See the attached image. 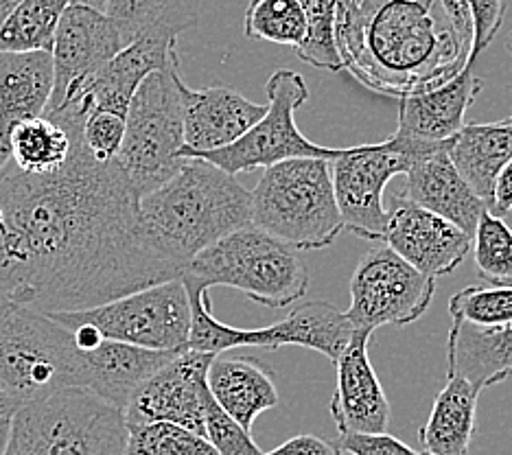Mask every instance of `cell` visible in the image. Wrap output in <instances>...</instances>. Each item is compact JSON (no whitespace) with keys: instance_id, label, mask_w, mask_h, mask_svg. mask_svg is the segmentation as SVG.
Instances as JSON below:
<instances>
[{"instance_id":"1","label":"cell","mask_w":512,"mask_h":455,"mask_svg":"<svg viewBox=\"0 0 512 455\" xmlns=\"http://www.w3.org/2000/svg\"><path fill=\"white\" fill-rule=\"evenodd\" d=\"M46 116L68 127L73 149L53 173H22L11 160L0 171V302L79 311L180 278L149 243L119 162L88 154L79 119Z\"/></svg>"},{"instance_id":"2","label":"cell","mask_w":512,"mask_h":455,"mask_svg":"<svg viewBox=\"0 0 512 455\" xmlns=\"http://www.w3.org/2000/svg\"><path fill=\"white\" fill-rule=\"evenodd\" d=\"M337 49L364 86L401 99L469 66L471 9L467 0H340Z\"/></svg>"},{"instance_id":"3","label":"cell","mask_w":512,"mask_h":455,"mask_svg":"<svg viewBox=\"0 0 512 455\" xmlns=\"http://www.w3.org/2000/svg\"><path fill=\"white\" fill-rule=\"evenodd\" d=\"M138 217L149 243L184 272L208 245L252 224L250 191L237 175L186 158L171 180L138 197Z\"/></svg>"},{"instance_id":"4","label":"cell","mask_w":512,"mask_h":455,"mask_svg":"<svg viewBox=\"0 0 512 455\" xmlns=\"http://www.w3.org/2000/svg\"><path fill=\"white\" fill-rule=\"evenodd\" d=\"M125 449L123 410L84 388H60L16 407L3 455H125Z\"/></svg>"},{"instance_id":"5","label":"cell","mask_w":512,"mask_h":455,"mask_svg":"<svg viewBox=\"0 0 512 455\" xmlns=\"http://www.w3.org/2000/svg\"><path fill=\"white\" fill-rule=\"evenodd\" d=\"M184 283L211 289L230 287L263 307L283 309L307 296L309 270L300 250L254 224L208 245L180 276Z\"/></svg>"},{"instance_id":"6","label":"cell","mask_w":512,"mask_h":455,"mask_svg":"<svg viewBox=\"0 0 512 455\" xmlns=\"http://www.w3.org/2000/svg\"><path fill=\"white\" fill-rule=\"evenodd\" d=\"M331 162L289 158L265 167L250 191L252 224L296 250H322L342 235Z\"/></svg>"},{"instance_id":"7","label":"cell","mask_w":512,"mask_h":455,"mask_svg":"<svg viewBox=\"0 0 512 455\" xmlns=\"http://www.w3.org/2000/svg\"><path fill=\"white\" fill-rule=\"evenodd\" d=\"M81 388V346L51 313L0 302V392L18 403Z\"/></svg>"},{"instance_id":"8","label":"cell","mask_w":512,"mask_h":455,"mask_svg":"<svg viewBox=\"0 0 512 455\" xmlns=\"http://www.w3.org/2000/svg\"><path fill=\"white\" fill-rule=\"evenodd\" d=\"M182 84L180 62L156 70L138 86L127 108L116 162L138 197L171 180L186 162Z\"/></svg>"},{"instance_id":"9","label":"cell","mask_w":512,"mask_h":455,"mask_svg":"<svg viewBox=\"0 0 512 455\" xmlns=\"http://www.w3.org/2000/svg\"><path fill=\"white\" fill-rule=\"evenodd\" d=\"M184 287L191 298L189 348L197 350V353L221 355L237 348L278 350L283 346H302L329 357L335 364L348 342L353 340V322L348 320L346 311H340L331 302H302V305L289 311L283 320L270 326L237 329V326L219 322L213 315L211 298H208L211 289L189 283H184Z\"/></svg>"},{"instance_id":"10","label":"cell","mask_w":512,"mask_h":455,"mask_svg":"<svg viewBox=\"0 0 512 455\" xmlns=\"http://www.w3.org/2000/svg\"><path fill=\"white\" fill-rule=\"evenodd\" d=\"M51 315L64 326H90L103 340L169 353L189 348L191 298L182 278L132 291L90 309Z\"/></svg>"},{"instance_id":"11","label":"cell","mask_w":512,"mask_h":455,"mask_svg":"<svg viewBox=\"0 0 512 455\" xmlns=\"http://www.w3.org/2000/svg\"><path fill=\"white\" fill-rule=\"evenodd\" d=\"M445 145L449 143H418L392 134L381 143L344 149L331 165L335 202L344 230L366 241H383L390 217L383 202L386 186L410 169L416 158Z\"/></svg>"},{"instance_id":"12","label":"cell","mask_w":512,"mask_h":455,"mask_svg":"<svg viewBox=\"0 0 512 455\" xmlns=\"http://www.w3.org/2000/svg\"><path fill=\"white\" fill-rule=\"evenodd\" d=\"M265 114L235 143L193 158H202L230 175L272 167L289 158L335 160L344 149L320 147L298 130L296 110L309 99L307 81L292 68H281L265 84Z\"/></svg>"},{"instance_id":"13","label":"cell","mask_w":512,"mask_h":455,"mask_svg":"<svg viewBox=\"0 0 512 455\" xmlns=\"http://www.w3.org/2000/svg\"><path fill=\"white\" fill-rule=\"evenodd\" d=\"M434 294V278L414 270L386 243L377 241L355 267L346 315L357 331L405 326L425 315Z\"/></svg>"},{"instance_id":"14","label":"cell","mask_w":512,"mask_h":455,"mask_svg":"<svg viewBox=\"0 0 512 455\" xmlns=\"http://www.w3.org/2000/svg\"><path fill=\"white\" fill-rule=\"evenodd\" d=\"M215 355L186 348L149 375L123 410L125 423H173L206 438L204 412L211 399L206 375Z\"/></svg>"},{"instance_id":"15","label":"cell","mask_w":512,"mask_h":455,"mask_svg":"<svg viewBox=\"0 0 512 455\" xmlns=\"http://www.w3.org/2000/svg\"><path fill=\"white\" fill-rule=\"evenodd\" d=\"M123 49L125 42L119 29L103 11L75 3L68 5L57 25L51 49L53 92L46 112L60 108L86 79Z\"/></svg>"},{"instance_id":"16","label":"cell","mask_w":512,"mask_h":455,"mask_svg":"<svg viewBox=\"0 0 512 455\" xmlns=\"http://www.w3.org/2000/svg\"><path fill=\"white\" fill-rule=\"evenodd\" d=\"M180 62L178 40L141 38L112 57V60L86 79L60 108L46 114L84 119L92 110H106L127 116V108L138 86L156 70Z\"/></svg>"},{"instance_id":"17","label":"cell","mask_w":512,"mask_h":455,"mask_svg":"<svg viewBox=\"0 0 512 455\" xmlns=\"http://www.w3.org/2000/svg\"><path fill=\"white\" fill-rule=\"evenodd\" d=\"M471 237L451 221L401 197H394L383 243L429 278L458 270L471 250Z\"/></svg>"},{"instance_id":"18","label":"cell","mask_w":512,"mask_h":455,"mask_svg":"<svg viewBox=\"0 0 512 455\" xmlns=\"http://www.w3.org/2000/svg\"><path fill=\"white\" fill-rule=\"evenodd\" d=\"M372 335L375 333L355 329L353 340L333 364L337 383L331 399V414L337 436L388 431L390 401L368 357Z\"/></svg>"},{"instance_id":"19","label":"cell","mask_w":512,"mask_h":455,"mask_svg":"<svg viewBox=\"0 0 512 455\" xmlns=\"http://www.w3.org/2000/svg\"><path fill=\"white\" fill-rule=\"evenodd\" d=\"M184 147L182 158L228 147L259 123L265 105L254 103L228 86L193 90L182 84Z\"/></svg>"},{"instance_id":"20","label":"cell","mask_w":512,"mask_h":455,"mask_svg":"<svg viewBox=\"0 0 512 455\" xmlns=\"http://www.w3.org/2000/svg\"><path fill=\"white\" fill-rule=\"evenodd\" d=\"M447 147L449 145L438 147L416 158L412 167L403 173L405 184L397 197L432 210L473 239L477 221L488 206L453 167Z\"/></svg>"},{"instance_id":"21","label":"cell","mask_w":512,"mask_h":455,"mask_svg":"<svg viewBox=\"0 0 512 455\" xmlns=\"http://www.w3.org/2000/svg\"><path fill=\"white\" fill-rule=\"evenodd\" d=\"M482 86L484 81L473 73V66H467L445 84L410 92L401 97L394 134L418 143H449L467 125L464 119Z\"/></svg>"},{"instance_id":"22","label":"cell","mask_w":512,"mask_h":455,"mask_svg":"<svg viewBox=\"0 0 512 455\" xmlns=\"http://www.w3.org/2000/svg\"><path fill=\"white\" fill-rule=\"evenodd\" d=\"M81 346V388L125 410L132 394L149 375L178 355L130 344L97 340Z\"/></svg>"},{"instance_id":"23","label":"cell","mask_w":512,"mask_h":455,"mask_svg":"<svg viewBox=\"0 0 512 455\" xmlns=\"http://www.w3.org/2000/svg\"><path fill=\"white\" fill-rule=\"evenodd\" d=\"M53 92L51 53H0V171L9 162L11 132L44 116Z\"/></svg>"},{"instance_id":"24","label":"cell","mask_w":512,"mask_h":455,"mask_svg":"<svg viewBox=\"0 0 512 455\" xmlns=\"http://www.w3.org/2000/svg\"><path fill=\"white\" fill-rule=\"evenodd\" d=\"M206 383L221 410L250 434L254 420L281 403L270 366L248 355H215Z\"/></svg>"},{"instance_id":"25","label":"cell","mask_w":512,"mask_h":455,"mask_svg":"<svg viewBox=\"0 0 512 455\" xmlns=\"http://www.w3.org/2000/svg\"><path fill=\"white\" fill-rule=\"evenodd\" d=\"M447 377H462L475 388H491L512 377V324L480 326L451 320Z\"/></svg>"},{"instance_id":"26","label":"cell","mask_w":512,"mask_h":455,"mask_svg":"<svg viewBox=\"0 0 512 455\" xmlns=\"http://www.w3.org/2000/svg\"><path fill=\"white\" fill-rule=\"evenodd\" d=\"M447 154L477 197L491 206L497 175L512 158V119L467 123L449 140Z\"/></svg>"},{"instance_id":"27","label":"cell","mask_w":512,"mask_h":455,"mask_svg":"<svg viewBox=\"0 0 512 455\" xmlns=\"http://www.w3.org/2000/svg\"><path fill=\"white\" fill-rule=\"evenodd\" d=\"M480 388L462 377H447L432 412L418 431L425 455H467L475 436Z\"/></svg>"},{"instance_id":"28","label":"cell","mask_w":512,"mask_h":455,"mask_svg":"<svg viewBox=\"0 0 512 455\" xmlns=\"http://www.w3.org/2000/svg\"><path fill=\"white\" fill-rule=\"evenodd\" d=\"M121 38L132 44L141 38H171L200 22L202 0H108L103 9Z\"/></svg>"},{"instance_id":"29","label":"cell","mask_w":512,"mask_h":455,"mask_svg":"<svg viewBox=\"0 0 512 455\" xmlns=\"http://www.w3.org/2000/svg\"><path fill=\"white\" fill-rule=\"evenodd\" d=\"M73 136L68 127L51 116H38L20 123L9 140V160L16 169L44 175L60 169L71 156Z\"/></svg>"},{"instance_id":"30","label":"cell","mask_w":512,"mask_h":455,"mask_svg":"<svg viewBox=\"0 0 512 455\" xmlns=\"http://www.w3.org/2000/svg\"><path fill=\"white\" fill-rule=\"evenodd\" d=\"M68 5L71 0H22L0 25V53H51Z\"/></svg>"},{"instance_id":"31","label":"cell","mask_w":512,"mask_h":455,"mask_svg":"<svg viewBox=\"0 0 512 455\" xmlns=\"http://www.w3.org/2000/svg\"><path fill=\"white\" fill-rule=\"evenodd\" d=\"M305 11L300 0H250L243 16V33L248 40L300 46L305 38Z\"/></svg>"},{"instance_id":"32","label":"cell","mask_w":512,"mask_h":455,"mask_svg":"<svg viewBox=\"0 0 512 455\" xmlns=\"http://www.w3.org/2000/svg\"><path fill=\"white\" fill-rule=\"evenodd\" d=\"M471 248L475 272L491 287H512V228L504 217L484 210L477 221Z\"/></svg>"},{"instance_id":"33","label":"cell","mask_w":512,"mask_h":455,"mask_svg":"<svg viewBox=\"0 0 512 455\" xmlns=\"http://www.w3.org/2000/svg\"><path fill=\"white\" fill-rule=\"evenodd\" d=\"M305 11V38L296 53L302 62H307L331 73L344 70L340 49H337V5L340 0H300Z\"/></svg>"},{"instance_id":"34","label":"cell","mask_w":512,"mask_h":455,"mask_svg":"<svg viewBox=\"0 0 512 455\" xmlns=\"http://www.w3.org/2000/svg\"><path fill=\"white\" fill-rule=\"evenodd\" d=\"M125 455H219L204 436L173 423L127 425Z\"/></svg>"},{"instance_id":"35","label":"cell","mask_w":512,"mask_h":455,"mask_svg":"<svg viewBox=\"0 0 512 455\" xmlns=\"http://www.w3.org/2000/svg\"><path fill=\"white\" fill-rule=\"evenodd\" d=\"M449 315L480 326L512 324V287H464L451 296Z\"/></svg>"},{"instance_id":"36","label":"cell","mask_w":512,"mask_h":455,"mask_svg":"<svg viewBox=\"0 0 512 455\" xmlns=\"http://www.w3.org/2000/svg\"><path fill=\"white\" fill-rule=\"evenodd\" d=\"M125 136V116L106 110H92L81 119V145L99 162L116 160Z\"/></svg>"},{"instance_id":"37","label":"cell","mask_w":512,"mask_h":455,"mask_svg":"<svg viewBox=\"0 0 512 455\" xmlns=\"http://www.w3.org/2000/svg\"><path fill=\"white\" fill-rule=\"evenodd\" d=\"M204 429H206V440L217 449L219 455H261L263 451L256 447L250 431L243 429L237 420H232L217 401L211 399L206 401V412H204Z\"/></svg>"},{"instance_id":"38","label":"cell","mask_w":512,"mask_h":455,"mask_svg":"<svg viewBox=\"0 0 512 455\" xmlns=\"http://www.w3.org/2000/svg\"><path fill=\"white\" fill-rule=\"evenodd\" d=\"M467 5L473 20V49L469 57V66H473L477 62V55L495 40V35L502 29L506 0H467Z\"/></svg>"},{"instance_id":"39","label":"cell","mask_w":512,"mask_h":455,"mask_svg":"<svg viewBox=\"0 0 512 455\" xmlns=\"http://www.w3.org/2000/svg\"><path fill=\"white\" fill-rule=\"evenodd\" d=\"M337 442L351 455H423L388 431H381V434H344Z\"/></svg>"},{"instance_id":"40","label":"cell","mask_w":512,"mask_h":455,"mask_svg":"<svg viewBox=\"0 0 512 455\" xmlns=\"http://www.w3.org/2000/svg\"><path fill=\"white\" fill-rule=\"evenodd\" d=\"M261 455H346V451L340 447V442H331L316 434H300Z\"/></svg>"},{"instance_id":"41","label":"cell","mask_w":512,"mask_h":455,"mask_svg":"<svg viewBox=\"0 0 512 455\" xmlns=\"http://www.w3.org/2000/svg\"><path fill=\"white\" fill-rule=\"evenodd\" d=\"M488 210L497 217H506L512 210V158L497 175L493 186V202L488 206Z\"/></svg>"},{"instance_id":"42","label":"cell","mask_w":512,"mask_h":455,"mask_svg":"<svg viewBox=\"0 0 512 455\" xmlns=\"http://www.w3.org/2000/svg\"><path fill=\"white\" fill-rule=\"evenodd\" d=\"M18 405L20 403L16 399H11V396L5 394V392H0V423H5V420H9L11 414L16 412Z\"/></svg>"},{"instance_id":"43","label":"cell","mask_w":512,"mask_h":455,"mask_svg":"<svg viewBox=\"0 0 512 455\" xmlns=\"http://www.w3.org/2000/svg\"><path fill=\"white\" fill-rule=\"evenodd\" d=\"M22 3V0H0V25L9 18L11 11H14L18 5Z\"/></svg>"},{"instance_id":"44","label":"cell","mask_w":512,"mask_h":455,"mask_svg":"<svg viewBox=\"0 0 512 455\" xmlns=\"http://www.w3.org/2000/svg\"><path fill=\"white\" fill-rule=\"evenodd\" d=\"M71 3H75V5H86V7H92V9H99V11H103V9H106V3H108V0H71Z\"/></svg>"},{"instance_id":"45","label":"cell","mask_w":512,"mask_h":455,"mask_svg":"<svg viewBox=\"0 0 512 455\" xmlns=\"http://www.w3.org/2000/svg\"><path fill=\"white\" fill-rule=\"evenodd\" d=\"M7 434H9V420H5V423H0V455H3Z\"/></svg>"},{"instance_id":"46","label":"cell","mask_w":512,"mask_h":455,"mask_svg":"<svg viewBox=\"0 0 512 455\" xmlns=\"http://www.w3.org/2000/svg\"><path fill=\"white\" fill-rule=\"evenodd\" d=\"M506 49L512 53V33L506 38ZM508 119H512V116H508Z\"/></svg>"},{"instance_id":"47","label":"cell","mask_w":512,"mask_h":455,"mask_svg":"<svg viewBox=\"0 0 512 455\" xmlns=\"http://www.w3.org/2000/svg\"><path fill=\"white\" fill-rule=\"evenodd\" d=\"M423 455H425V453H423Z\"/></svg>"}]
</instances>
